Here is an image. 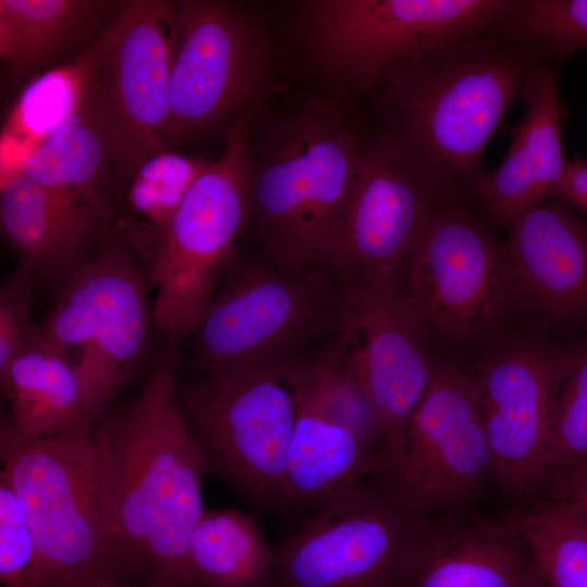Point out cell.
Returning <instances> with one entry per match:
<instances>
[{"instance_id":"cell-33","label":"cell","mask_w":587,"mask_h":587,"mask_svg":"<svg viewBox=\"0 0 587 587\" xmlns=\"http://www.w3.org/2000/svg\"><path fill=\"white\" fill-rule=\"evenodd\" d=\"M32 273L18 264L0 286V375L41 335L32 319L34 285Z\"/></svg>"},{"instance_id":"cell-31","label":"cell","mask_w":587,"mask_h":587,"mask_svg":"<svg viewBox=\"0 0 587 587\" xmlns=\"http://www.w3.org/2000/svg\"><path fill=\"white\" fill-rule=\"evenodd\" d=\"M586 461L587 345L564 353L561 373L554 387L547 485L559 474Z\"/></svg>"},{"instance_id":"cell-8","label":"cell","mask_w":587,"mask_h":587,"mask_svg":"<svg viewBox=\"0 0 587 587\" xmlns=\"http://www.w3.org/2000/svg\"><path fill=\"white\" fill-rule=\"evenodd\" d=\"M492 474L472 378L435 362L429 386L398 442L375 452L371 485L396 508L427 519L452 511Z\"/></svg>"},{"instance_id":"cell-23","label":"cell","mask_w":587,"mask_h":587,"mask_svg":"<svg viewBox=\"0 0 587 587\" xmlns=\"http://www.w3.org/2000/svg\"><path fill=\"white\" fill-rule=\"evenodd\" d=\"M0 385L13 422L30 437L53 436L79 423H98L82 370L42 334L0 375Z\"/></svg>"},{"instance_id":"cell-25","label":"cell","mask_w":587,"mask_h":587,"mask_svg":"<svg viewBox=\"0 0 587 587\" xmlns=\"http://www.w3.org/2000/svg\"><path fill=\"white\" fill-rule=\"evenodd\" d=\"M97 43L78 58L30 80L1 132V183L15 174L27 153L77 115L96 87Z\"/></svg>"},{"instance_id":"cell-29","label":"cell","mask_w":587,"mask_h":587,"mask_svg":"<svg viewBox=\"0 0 587 587\" xmlns=\"http://www.w3.org/2000/svg\"><path fill=\"white\" fill-rule=\"evenodd\" d=\"M210 162L163 149L145 159L132 173L126 203L133 214L153 229L155 246Z\"/></svg>"},{"instance_id":"cell-15","label":"cell","mask_w":587,"mask_h":587,"mask_svg":"<svg viewBox=\"0 0 587 587\" xmlns=\"http://www.w3.org/2000/svg\"><path fill=\"white\" fill-rule=\"evenodd\" d=\"M177 4L132 1L96 42L95 97L114 135L116 167L129 175L149 155L163 150L167 139Z\"/></svg>"},{"instance_id":"cell-1","label":"cell","mask_w":587,"mask_h":587,"mask_svg":"<svg viewBox=\"0 0 587 587\" xmlns=\"http://www.w3.org/2000/svg\"><path fill=\"white\" fill-rule=\"evenodd\" d=\"M176 388L166 355L123 414L93 426L105 516L116 541L145 570L146 587H199L188 547L204 511V471Z\"/></svg>"},{"instance_id":"cell-35","label":"cell","mask_w":587,"mask_h":587,"mask_svg":"<svg viewBox=\"0 0 587 587\" xmlns=\"http://www.w3.org/2000/svg\"><path fill=\"white\" fill-rule=\"evenodd\" d=\"M554 199L574 204L587 217V160L566 162L565 173L553 195Z\"/></svg>"},{"instance_id":"cell-17","label":"cell","mask_w":587,"mask_h":587,"mask_svg":"<svg viewBox=\"0 0 587 587\" xmlns=\"http://www.w3.org/2000/svg\"><path fill=\"white\" fill-rule=\"evenodd\" d=\"M564 353L520 347L472 378L489 442L492 474L510 491L540 498L549 477V430Z\"/></svg>"},{"instance_id":"cell-10","label":"cell","mask_w":587,"mask_h":587,"mask_svg":"<svg viewBox=\"0 0 587 587\" xmlns=\"http://www.w3.org/2000/svg\"><path fill=\"white\" fill-rule=\"evenodd\" d=\"M151 319L147 283L134 254L102 236L62 282L40 324L45 339L82 370L99 422L143 360Z\"/></svg>"},{"instance_id":"cell-30","label":"cell","mask_w":587,"mask_h":587,"mask_svg":"<svg viewBox=\"0 0 587 587\" xmlns=\"http://www.w3.org/2000/svg\"><path fill=\"white\" fill-rule=\"evenodd\" d=\"M499 28L561 65L587 48V0H514Z\"/></svg>"},{"instance_id":"cell-7","label":"cell","mask_w":587,"mask_h":587,"mask_svg":"<svg viewBox=\"0 0 587 587\" xmlns=\"http://www.w3.org/2000/svg\"><path fill=\"white\" fill-rule=\"evenodd\" d=\"M253 115L229 128L222 153L192 184L152 252V319L168 336L196 330L230 271L248 217L246 157Z\"/></svg>"},{"instance_id":"cell-5","label":"cell","mask_w":587,"mask_h":587,"mask_svg":"<svg viewBox=\"0 0 587 587\" xmlns=\"http://www.w3.org/2000/svg\"><path fill=\"white\" fill-rule=\"evenodd\" d=\"M304 364L296 358L177 384L204 474L262 512H278Z\"/></svg>"},{"instance_id":"cell-6","label":"cell","mask_w":587,"mask_h":587,"mask_svg":"<svg viewBox=\"0 0 587 587\" xmlns=\"http://www.w3.org/2000/svg\"><path fill=\"white\" fill-rule=\"evenodd\" d=\"M514 0H314L299 25L312 62L336 83L378 87L445 43L498 28Z\"/></svg>"},{"instance_id":"cell-12","label":"cell","mask_w":587,"mask_h":587,"mask_svg":"<svg viewBox=\"0 0 587 587\" xmlns=\"http://www.w3.org/2000/svg\"><path fill=\"white\" fill-rule=\"evenodd\" d=\"M447 188L399 282L429 336L463 345L492 332L510 294L504 243Z\"/></svg>"},{"instance_id":"cell-14","label":"cell","mask_w":587,"mask_h":587,"mask_svg":"<svg viewBox=\"0 0 587 587\" xmlns=\"http://www.w3.org/2000/svg\"><path fill=\"white\" fill-rule=\"evenodd\" d=\"M421 520L353 487L274 546V587H394Z\"/></svg>"},{"instance_id":"cell-21","label":"cell","mask_w":587,"mask_h":587,"mask_svg":"<svg viewBox=\"0 0 587 587\" xmlns=\"http://www.w3.org/2000/svg\"><path fill=\"white\" fill-rule=\"evenodd\" d=\"M108 210L84 205L22 173L0 183V225L32 274L61 283L96 248Z\"/></svg>"},{"instance_id":"cell-20","label":"cell","mask_w":587,"mask_h":587,"mask_svg":"<svg viewBox=\"0 0 587 587\" xmlns=\"http://www.w3.org/2000/svg\"><path fill=\"white\" fill-rule=\"evenodd\" d=\"M507 227L510 292L547 317L587 316V226L552 198Z\"/></svg>"},{"instance_id":"cell-3","label":"cell","mask_w":587,"mask_h":587,"mask_svg":"<svg viewBox=\"0 0 587 587\" xmlns=\"http://www.w3.org/2000/svg\"><path fill=\"white\" fill-rule=\"evenodd\" d=\"M247 145L248 216L268 264L328 266L369 139L345 105L314 99Z\"/></svg>"},{"instance_id":"cell-13","label":"cell","mask_w":587,"mask_h":587,"mask_svg":"<svg viewBox=\"0 0 587 587\" xmlns=\"http://www.w3.org/2000/svg\"><path fill=\"white\" fill-rule=\"evenodd\" d=\"M446 189L389 137L369 140L328 267L344 285L398 286Z\"/></svg>"},{"instance_id":"cell-2","label":"cell","mask_w":587,"mask_h":587,"mask_svg":"<svg viewBox=\"0 0 587 587\" xmlns=\"http://www.w3.org/2000/svg\"><path fill=\"white\" fill-rule=\"evenodd\" d=\"M548 60L499 27L439 46L378 86L380 134L442 188H466L504 115Z\"/></svg>"},{"instance_id":"cell-16","label":"cell","mask_w":587,"mask_h":587,"mask_svg":"<svg viewBox=\"0 0 587 587\" xmlns=\"http://www.w3.org/2000/svg\"><path fill=\"white\" fill-rule=\"evenodd\" d=\"M336 332L373 410L377 451L388 450L429 386L436 362L427 350L429 334L398 286L344 284Z\"/></svg>"},{"instance_id":"cell-34","label":"cell","mask_w":587,"mask_h":587,"mask_svg":"<svg viewBox=\"0 0 587 587\" xmlns=\"http://www.w3.org/2000/svg\"><path fill=\"white\" fill-rule=\"evenodd\" d=\"M541 498L564 502L587 520V461L551 479Z\"/></svg>"},{"instance_id":"cell-18","label":"cell","mask_w":587,"mask_h":587,"mask_svg":"<svg viewBox=\"0 0 587 587\" xmlns=\"http://www.w3.org/2000/svg\"><path fill=\"white\" fill-rule=\"evenodd\" d=\"M538 575L505 520L450 511L421 520L394 587H527Z\"/></svg>"},{"instance_id":"cell-9","label":"cell","mask_w":587,"mask_h":587,"mask_svg":"<svg viewBox=\"0 0 587 587\" xmlns=\"http://www.w3.org/2000/svg\"><path fill=\"white\" fill-rule=\"evenodd\" d=\"M340 298L328 266H246L220 286L196 328L200 358L211 374L302 358L308 345L337 330Z\"/></svg>"},{"instance_id":"cell-27","label":"cell","mask_w":587,"mask_h":587,"mask_svg":"<svg viewBox=\"0 0 587 587\" xmlns=\"http://www.w3.org/2000/svg\"><path fill=\"white\" fill-rule=\"evenodd\" d=\"M108 3L90 0H0V59L23 73L82 39Z\"/></svg>"},{"instance_id":"cell-24","label":"cell","mask_w":587,"mask_h":587,"mask_svg":"<svg viewBox=\"0 0 587 587\" xmlns=\"http://www.w3.org/2000/svg\"><path fill=\"white\" fill-rule=\"evenodd\" d=\"M113 165L114 135L93 91L77 115L27 153L15 174L77 203L108 210L102 185Z\"/></svg>"},{"instance_id":"cell-22","label":"cell","mask_w":587,"mask_h":587,"mask_svg":"<svg viewBox=\"0 0 587 587\" xmlns=\"http://www.w3.org/2000/svg\"><path fill=\"white\" fill-rule=\"evenodd\" d=\"M301 377L278 507V512L292 514H310L363 484L375 455L363 438L321 408L302 387Z\"/></svg>"},{"instance_id":"cell-28","label":"cell","mask_w":587,"mask_h":587,"mask_svg":"<svg viewBox=\"0 0 587 587\" xmlns=\"http://www.w3.org/2000/svg\"><path fill=\"white\" fill-rule=\"evenodd\" d=\"M551 587H587V520L571 505L539 498L504 519Z\"/></svg>"},{"instance_id":"cell-32","label":"cell","mask_w":587,"mask_h":587,"mask_svg":"<svg viewBox=\"0 0 587 587\" xmlns=\"http://www.w3.org/2000/svg\"><path fill=\"white\" fill-rule=\"evenodd\" d=\"M0 582L3 587H41L42 565L21 501L0 476Z\"/></svg>"},{"instance_id":"cell-4","label":"cell","mask_w":587,"mask_h":587,"mask_svg":"<svg viewBox=\"0 0 587 587\" xmlns=\"http://www.w3.org/2000/svg\"><path fill=\"white\" fill-rule=\"evenodd\" d=\"M93 426L79 423L49 437L24 434L1 419L0 459L34 534L41 587L114 580L146 587L145 570L108 523Z\"/></svg>"},{"instance_id":"cell-36","label":"cell","mask_w":587,"mask_h":587,"mask_svg":"<svg viewBox=\"0 0 587 587\" xmlns=\"http://www.w3.org/2000/svg\"><path fill=\"white\" fill-rule=\"evenodd\" d=\"M73 587H142L139 585H130L114 580H93V582H87L84 584H79Z\"/></svg>"},{"instance_id":"cell-19","label":"cell","mask_w":587,"mask_h":587,"mask_svg":"<svg viewBox=\"0 0 587 587\" xmlns=\"http://www.w3.org/2000/svg\"><path fill=\"white\" fill-rule=\"evenodd\" d=\"M560 66L547 62L535 71L521 98L523 118L504 129L510 138L504 159L466 186L497 225L508 226L525 211L552 199L565 173L561 127L566 108L558 91Z\"/></svg>"},{"instance_id":"cell-26","label":"cell","mask_w":587,"mask_h":587,"mask_svg":"<svg viewBox=\"0 0 587 587\" xmlns=\"http://www.w3.org/2000/svg\"><path fill=\"white\" fill-rule=\"evenodd\" d=\"M188 559L199 587H274V546L253 519L234 508L202 512Z\"/></svg>"},{"instance_id":"cell-11","label":"cell","mask_w":587,"mask_h":587,"mask_svg":"<svg viewBox=\"0 0 587 587\" xmlns=\"http://www.w3.org/2000/svg\"><path fill=\"white\" fill-rule=\"evenodd\" d=\"M172 40L167 139L192 138L255 113L271 45L249 11L226 1L178 2Z\"/></svg>"},{"instance_id":"cell-37","label":"cell","mask_w":587,"mask_h":587,"mask_svg":"<svg viewBox=\"0 0 587 587\" xmlns=\"http://www.w3.org/2000/svg\"><path fill=\"white\" fill-rule=\"evenodd\" d=\"M527 587H551L539 574L538 577Z\"/></svg>"}]
</instances>
